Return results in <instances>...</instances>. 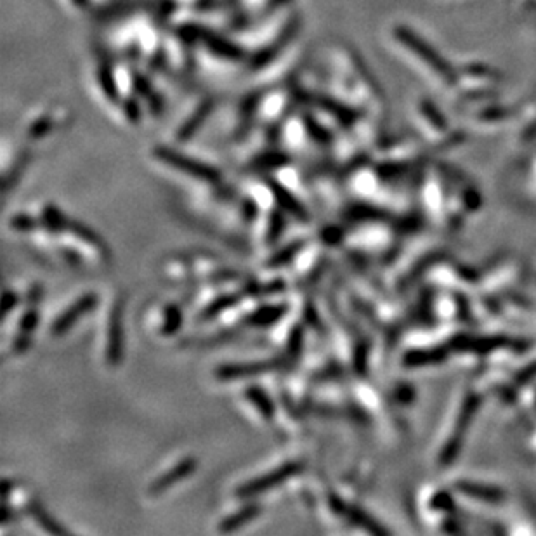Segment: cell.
<instances>
[{
  "mask_svg": "<svg viewBox=\"0 0 536 536\" xmlns=\"http://www.w3.org/2000/svg\"><path fill=\"white\" fill-rule=\"evenodd\" d=\"M98 303H99V297L92 292L84 293L82 297H78V299L72 304V306H70L68 309H65V311H63L61 314H59L58 318L54 319V323L51 325L52 335L59 337V335H63V333L68 332V330L72 328L73 325H75V323L82 318V316H85L87 312H91L92 309L98 306Z\"/></svg>",
  "mask_w": 536,
  "mask_h": 536,
  "instance_id": "obj_4",
  "label": "cell"
},
{
  "mask_svg": "<svg viewBox=\"0 0 536 536\" xmlns=\"http://www.w3.org/2000/svg\"><path fill=\"white\" fill-rule=\"evenodd\" d=\"M197 468H198V460L194 459V457H187V459L181 460L179 464L174 465L170 470H167L165 474H162L160 477L155 479L153 484L150 486V495H162L163 491H167V489H170L172 486H176L177 482L190 477Z\"/></svg>",
  "mask_w": 536,
  "mask_h": 536,
  "instance_id": "obj_6",
  "label": "cell"
},
{
  "mask_svg": "<svg viewBox=\"0 0 536 536\" xmlns=\"http://www.w3.org/2000/svg\"><path fill=\"white\" fill-rule=\"evenodd\" d=\"M38 326V312L35 309H28L20 319V332L33 333V330Z\"/></svg>",
  "mask_w": 536,
  "mask_h": 536,
  "instance_id": "obj_21",
  "label": "cell"
},
{
  "mask_svg": "<svg viewBox=\"0 0 536 536\" xmlns=\"http://www.w3.org/2000/svg\"><path fill=\"white\" fill-rule=\"evenodd\" d=\"M183 326V309L176 304H169L163 309V319H162V333L167 337L176 335Z\"/></svg>",
  "mask_w": 536,
  "mask_h": 536,
  "instance_id": "obj_15",
  "label": "cell"
},
{
  "mask_svg": "<svg viewBox=\"0 0 536 536\" xmlns=\"http://www.w3.org/2000/svg\"><path fill=\"white\" fill-rule=\"evenodd\" d=\"M259 514H261V505H259V503H248V505H245L241 510H238V512L231 514L226 519H222V523L219 524V531H221V533H233V531L240 530L245 524L254 521Z\"/></svg>",
  "mask_w": 536,
  "mask_h": 536,
  "instance_id": "obj_9",
  "label": "cell"
},
{
  "mask_svg": "<svg viewBox=\"0 0 536 536\" xmlns=\"http://www.w3.org/2000/svg\"><path fill=\"white\" fill-rule=\"evenodd\" d=\"M40 222L49 233L59 234L63 231H68L70 219H66L65 214L58 207H54V205H45L44 210H42Z\"/></svg>",
  "mask_w": 536,
  "mask_h": 536,
  "instance_id": "obj_12",
  "label": "cell"
},
{
  "mask_svg": "<svg viewBox=\"0 0 536 536\" xmlns=\"http://www.w3.org/2000/svg\"><path fill=\"white\" fill-rule=\"evenodd\" d=\"M304 245H306V241L304 240L292 241V243H289L286 247L276 250L275 254L269 257V261L266 262V266H268L269 269H278V268H283V266H289L290 262H292L293 259H296L297 255L300 254V250L304 248Z\"/></svg>",
  "mask_w": 536,
  "mask_h": 536,
  "instance_id": "obj_11",
  "label": "cell"
},
{
  "mask_svg": "<svg viewBox=\"0 0 536 536\" xmlns=\"http://www.w3.org/2000/svg\"><path fill=\"white\" fill-rule=\"evenodd\" d=\"M123 358V299L118 297L109 311L108 340H106V361L112 367L122 363Z\"/></svg>",
  "mask_w": 536,
  "mask_h": 536,
  "instance_id": "obj_2",
  "label": "cell"
},
{
  "mask_svg": "<svg viewBox=\"0 0 536 536\" xmlns=\"http://www.w3.org/2000/svg\"><path fill=\"white\" fill-rule=\"evenodd\" d=\"M282 367V361H252V363H231L222 365L215 370V375L221 381H234V378L257 377V375L269 374Z\"/></svg>",
  "mask_w": 536,
  "mask_h": 536,
  "instance_id": "obj_5",
  "label": "cell"
},
{
  "mask_svg": "<svg viewBox=\"0 0 536 536\" xmlns=\"http://www.w3.org/2000/svg\"><path fill=\"white\" fill-rule=\"evenodd\" d=\"M300 470H303V464H299V461H289V464H283L282 467L275 468V470L268 472V474L259 475V477L238 486L236 495L240 496V498H252V496H257L261 495V493L268 491V489H273L276 488V486L283 484L286 479L293 477V475L299 474Z\"/></svg>",
  "mask_w": 536,
  "mask_h": 536,
  "instance_id": "obj_1",
  "label": "cell"
},
{
  "mask_svg": "<svg viewBox=\"0 0 536 536\" xmlns=\"http://www.w3.org/2000/svg\"><path fill=\"white\" fill-rule=\"evenodd\" d=\"M321 240L325 241L326 245H337L340 240H342V231H340L339 228H335V226H326L325 229L321 231Z\"/></svg>",
  "mask_w": 536,
  "mask_h": 536,
  "instance_id": "obj_23",
  "label": "cell"
},
{
  "mask_svg": "<svg viewBox=\"0 0 536 536\" xmlns=\"http://www.w3.org/2000/svg\"><path fill=\"white\" fill-rule=\"evenodd\" d=\"M286 226V219L283 215V212L280 210H273L269 214L268 219V231H266V243L268 245H275L278 243L280 238L283 236V231H285Z\"/></svg>",
  "mask_w": 536,
  "mask_h": 536,
  "instance_id": "obj_17",
  "label": "cell"
},
{
  "mask_svg": "<svg viewBox=\"0 0 536 536\" xmlns=\"http://www.w3.org/2000/svg\"><path fill=\"white\" fill-rule=\"evenodd\" d=\"M63 255H65L66 261L72 262V264H80V257H78V254H75L73 250H65L63 252Z\"/></svg>",
  "mask_w": 536,
  "mask_h": 536,
  "instance_id": "obj_27",
  "label": "cell"
},
{
  "mask_svg": "<svg viewBox=\"0 0 536 536\" xmlns=\"http://www.w3.org/2000/svg\"><path fill=\"white\" fill-rule=\"evenodd\" d=\"M238 303H240V297H238L236 293H226V296L217 297V299L212 300V303L200 312V319L201 321H208V319L217 318V316L222 314L226 309L233 307L234 304Z\"/></svg>",
  "mask_w": 536,
  "mask_h": 536,
  "instance_id": "obj_14",
  "label": "cell"
},
{
  "mask_svg": "<svg viewBox=\"0 0 536 536\" xmlns=\"http://www.w3.org/2000/svg\"><path fill=\"white\" fill-rule=\"evenodd\" d=\"M10 488H13V482H10L9 479H3L2 481V495H3V500H6V502H7V498H9Z\"/></svg>",
  "mask_w": 536,
  "mask_h": 536,
  "instance_id": "obj_28",
  "label": "cell"
},
{
  "mask_svg": "<svg viewBox=\"0 0 536 536\" xmlns=\"http://www.w3.org/2000/svg\"><path fill=\"white\" fill-rule=\"evenodd\" d=\"M303 349H304V328L300 325H296L292 328V332L289 333L286 356H289L290 360H299Z\"/></svg>",
  "mask_w": 536,
  "mask_h": 536,
  "instance_id": "obj_19",
  "label": "cell"
},
{
  "mask_svg": "<svg viewBox=\"0 0 536 536\" xmlns=\"http://www.w3.org/2000/svg\"><path fill=\"white\" fill-rule=\"evenodd\" d=\"M268 186H269V190H271L273 197H275L276 204L280 205V208H282V210H285L286 214H290L292 217H296L297 221H300V222L311 221V219H309V212L306 210V207H304V205L300 204L299 198H297L293 193H290V191L286 190L283 184L276 183V181H268Z\"/></svg>",
  "mask_w": 536,
  "mask_h": 536,
  "instance_id": "obj_7",
  "label": "cell"
},
{
  "mask_svg": "<svg viewBox=\"0 0 536 536\" xmlns=\"http://www.w3.org/2000/svg\"><path fill=\"white\" fill-rule=\"evenodd\" d=\"M255 214H257V207H255V204L252 200H247L243 204V215H245V221H254L255 219Z\"/></svg>",
  "mask_w": 536,
  "mask_h": 536,
  "instance_id": "obj_26",
  "label": "cell"
},
{
  "mask_svg": "<svg viewBox=\"0 0 536 536\" xmlns=\"http://www.w3.org/2000/svg\"><path fill=\"white\" fill-rule=\"evenodd\" d=\"M160 160L165 163H169L170 167L177 170H183V172L190 174L191 177H197L200 181H207V183H215V181L221 179V174L210 165H205V163L197 162L193 158H187V156L176 153V151L170 150H160L158 153Z\"/></svg>",
  "mask_w": 536,
  "mask_h": 536,
  "instance_id": "obj_3",
  "label": "cell"
},
{
  "mask_svg": "<svg viewBox=\"0 0 536 536\" xmlns=\"http://www.w3.org/2000/svg\"><path fill=\"white\" fill-rule=\"evenodd\" d=\"M28 509H30V514H31V516H33V519L37 521L38 526L44 528V530L47 531V533H51V535H68V531H66L65 528H63L61 524H59L58 521L54 519V517L49 516V512L44 509V507L40 505V503H37V502L30 503V507H28Z\"/></svg>",
  "mask_w": 536,
  "mask_h": 536,
  "instance_id": "obj_13",
  "label": "cell"
},
{
  "mask_svg": "<svg viewBox=\"0 0 536 536\" xmlns=\"http://www.w3.org/2000/svg\"><path fill=\"white\" fill-rule=\"evenodd\" d=\"M346 516L349 517V519L353 521L354 524H358V526H363L365 530L370 531V533H385V530L378 526V524L375 523V521L372 519L368 514H365L361 509H356V507H347Z\"/></svg>",
  "mask_w": 536,
  "mask_h": 536,
  "instance_id": "obj_18",
  "label": "cell"
},
{
  "mask_svg": "<svg viewBox=\"0 0 536 536\" xmlns=\"http://www.w3.org/2000/svg\"><path fill=\"white\" fill-rule=\"evenodd\" d=\"M286 312H289L286 304H266V306L257 307L250 314L245 316L243 323L252 326V328H269V326L282 321Z\"/></svg>",
  "mask_w": 536,
  "mask_h": 536,
  "instance_id": "obj_8",
  "label": "cell"
},
{
  "mask_svg": "<svg viewBox=\"0 0 536 536\" xmlns=\"http://www.w3.org/2000/svg\"><path fill=\"white\" fill-rule=\"evenodd\" d=\"M304 319H306V323H309V325L314 326V328H318L319 326V318H318V314H316L314 307L312 306L304 307Z\"/></svg>",
  "mask_w": 536,
  "mask_h": 536,
  "instance_id": "obj_25",
  "label": "cell"
},
{
  "mask_svg": "<svg viewBox=\"0 0 536 536\" xmlns=\"http://www.w3.org/2000/svg\"><path fill=\"white\" fill-rule=\"evenodd\" d=\"M245 397H247L248 403L254 404V408L261 413L262 418H266V420H273V418H275L276 415L275 403H273L269 394L266 392L262 387L259 385L247 387V389H245Z\"/></svg>",
  "mask_w": 536,
  "mask_h": 536,
  "instance_id": "obj_10",
  "label": "cell"
},
{
  "mask_svg": "<svg viewBox=\"0 0 536 536\" xmlns=\"http://www.w3.org/2000/svg\"><path fill=\"white\" fill-rule=\"evenodd\" d=\"M17 304H20V296L14 292H10V290H3L2 293V316L6 318L7 314H9L13 309L17 307Z\"/></svg>",
  "mask_w": 536,
  "mask_h": 536,
  "instance_id": "obj_22",
  "label": "cell"
},
{
  "mask_svg": "<svg viewBox=\"0 0 536 536\" xmlns=\"http://www.w3.org/2000/svg\"><path fill=\"white\" fill-rule=\"evenodd\" d=\"M10 228L20 231V233H31V231L37 229V221H35L31 215H26V214H17V215H13V219H10Z\"/></svg>",
  "mask_w": 536,
  "mask_h": 536,
  "instance_id": "obj_20",
  "label": "cell"
},
{
  "mask_svg": "<svg viewBox=\"0 0 536 536\" xmlns=\"http://www.w3.org/2000/svg\"><path fill=\"white\" fill-rule=\"evenodd\" d=\"M30 346H31V335L30 333L21 332L20 335L16 337V340H14L13 351L17 354H23V353H26L28 349H30Z\"/></svg>",
  "mask_w": 536,
  "mask_h": 536,
  "instance_id": "obj_24",
  "label": "cell"
},
{
  "mask_svg": "<svg viewBox=\"0 0 536 536\" xmlns=\"http://www.w3.org/2000/svg\"><path fill=\"white\" fill-rule=\"evenodd\" d=\"M68 231H70V233H72V234H75L77 238H80V240L87 241L89 245H92V247L99 248V250L105 252V254H106L105 241H102V238L99 236L98 231L91 229V228H89V226L82 224V222H78V221H72V219H70Z\"/></svg>",
  "mask_w": 536,
  "mask_h": 536,
  "instance_id": "obj_16",
  "label": "cell"
}]
</instances>
